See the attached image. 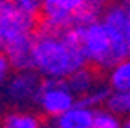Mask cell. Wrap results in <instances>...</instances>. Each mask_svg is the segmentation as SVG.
I'll return each instance as SVG.
<instances>
[{
	"instance_id": "obj_2",
	"label": "cell",
	"mask_w": 130,
	"mask_h": 128,
	"mask_svg": "<svg viewBox=\"0 0 130 128\" xmlns=\"http://www.w3.org/2000/svg\"><path fill=\"white\" fill-rule=\"evenodd\" d=\"M38 16L24 11L16 0H0V51L36 34Z\"/></svg>"
},
{
	"instance_id": "obj_6",
	"label": "cell",
	"mask_w": 130,
	"mask_h": 128,
	"mask_svg": "<svg viewBox=\"0 0 130 128\" xmlns=\"http://www.w3.org/2000/svg\"><path fill=\"white\" fill-rule=\"evenodd\" d=\"M81 9L83 0H43L40 29L61 33L76 24V14Z\"/></svg>"
},
{
	"instance_id": "obj_7",
	"label": "cell",
	"mask_w": 130,
	"mask_h": 128,
	"mask_svg": "<svg viewBox=\"0 0 130 128\" xmlns=\"http://www.w3.org/2000/svg\"><path fill=\"white\" fill-rule=\"evenodd\" d=\"M42 79H43V76L35 69L16 70V74L7 78L6 94L9 99H13L16 103L35 101L36 94L40 90V85H42Z\"/></svg>"
},
{
	"instance_id": "obj_4",
	"label": "cell",
	"mask_w": 130,
	"mask_h": 128,
	"mask_svg": "<svg viewBox=\"0 0 130 128\" xmlns=\"http://www.w3.org/2000/svg\"><path fill=\"white\" fill-rule=\"evenodd\" d=\"M101 22L105 24L112 42V63L130 58V14L123 2L110 4L103 14Z\"/></svg>"
},
{
	"instance_id": "obj_18",
	"label": "cell",
	"mask_w": 130,
	"mask_h": 128,
	"mask_svg": "<svg viewBox=\"0 0 130 128\" xmlns=\"http://www.w3.org/2000/svg\"><path fill=\"white\" fill-rule=\"evenodd\" d=\"M11 69H13V67H11V61H9V58L6 56V52H4V51H0V85L7 81Z\"/></svg>"
},
{
	"instance_id": "obj_16",
	"label": "cell",
	"mask_w": 130,
	"mask_h": 128,
	"mask_svg": "<svg viewBox=\"0 0 130 128\" xmlns=\"http://www.w3.org/2000/svg\"><path fill=\"white\" fill-rule=\"evenodd\" d=\"M16 4H18L24 11L35 14V16H38V14H42V7H43V0H16Z\"/></svg>"
},
{
	"instance_id": "obj_15",
	"label": "cell",
	"mask_w": 130,
	"mask_h": 128,
	"mask_svg": "<svg viewBox=\"0 0 130 128\" xmlns=\"http://www.w3.org/2000/svg\"><path fill=\"white\" fill-rule=\"evenodd\" d=\"M123 123L119 119V114L112 112L110 108H98L94 110V117L90 128H121Z\"/></svg>"
},
{
	"instance_id": "obj_17",
	"label": "cell",
	"mask_w": 130,
	"mask_h": 128,
	"mask_svg": "<svg viewBox=\"0 0 130 128\" xmlns=\"http://www.w3.org/2000/svg\"><path fill=\"white\" fill-rule=\"evenodd\" d=\"M110 6V0H83V9L90 11L100 16V13H103Z\"/></svg>"
},
{
	"instance_id": "obj_5",
	"label": "cell",
	"mask_w": 130,
	"mask_h": 128,
	"mask_svg": "<svg viewBox=\"0 0 130 128\" xmlns=\"http://www.w3.org/2000/svg\"><path fill=\"white\" fill-rule=\"evenodd\" d=\"M78 101V96L71 90L67 79L58 78H43L40 90L36 94L35 103L47 117H58L67 112Z\"/></svg>"
},
{
	"instance_id": "obj_13",
	"label": "cell",
	"mask_w": 130,
	"mask_h": 128,
	"mask_svg": "<svg viewBox=\"0 0 130 128\" xmlns=\"http://www.w3.org/2000/svg\"><path fill=\"white\" fill-rule=\"evenodd\" d=\"M110 92H112V88L108 87V83H107V85L96 83L87 94L79 96L78 101H79L81 105H87V106H90V108H96V106H100V105H107V101H108V98H110Z\"/></svg>"
},
{
	"instance_id": "obj_14",
	"label": "cell",
	"mask_w": 130,
	"mask_h": 128,
	"mask_svg": "<svg viewBox=\"0 0 130 128\" xmlns=\"http://www.w3.org/2000/svg\"><path fill=\"white\" fill-rule=\"evenodd\" d=\"M105 106L119 116H130V88L128 90H112Z\"/></svg>"
},
{
	"instance_id": "obj_3",
	"label": "cell",
	"mask_w": 130,
	"mask_h": 128,
	"mask_svg": "<svg viewBox=\"0 0 130 128\" xmlns=\"http://www.w3.org/2000/svg\"><path fill=\"white\" fill-rule=\"evenodd\" d=\"M76 27L79 33V43L87 58V63L94 65L96 69L108 70L114 63H112V42L105 24L100 18H96L92 22L79 24Z\"/></svg>"
},
{
	"instance_id": "obj_1",
	"label": "cell",
	"mask_w": 130,
	"mask_h": 128,
	"mask_svg": "<svg viewBox=\"0 0 130 128\" xmlns=\"http://www.w3.org/2000/svg\"><path fill=\"white\" fill-rule=\"evenodd\" d=\"M83 65L89 63L81 49L76 25L61 33L38 29L35 34V70L43 78L67 79Z\"/></svg>"
},
{
	"instance_id": "obj_12",
	"label": "cell",
	"mask_w": 130,
	"mask_h": 128,
	"mask_svg": "<svg viewBox=\"0 0 130 128\" xmlns=\"http://www.w3.org/2000/svg\"><path fill=\"white\" fill-rule=\"evenodd\" d=\"M107 83L112 90H128L130 88V58L118 61L108 69Z\"/></svg>"
},
{
	"instance_id": "obj_9",
	"label": "cell",
	"mask_w": 130,
	"mask_h": 128,
	"mask_svg": "<svg viewBox=\"0 0 130 128\" xmlns=\"http://www.w3.org/2000/svg\"><path fill=\"white\" fill-rule=\"evenodd\" d=\"M94 110L96 108H90L87 105H81L79 101H76L67 112L54 117V124L58 128H90Z\"/></svg>"
},
{
	"instance_id": "obj_11",
	"label": "cell",
	"mask_w": 130,
	"mask_h": 128,
	"mask_svg": "<svg viewBox=\"0 0 130 128\" xmlns=\"http://www.w3.org/2000/svg\"><path fill=\"white\" fill-rule=\"evenodd\" d=\"M0 128H43V124H42V119L32 112L14 110L6 114Z\"/></svg>"
},
{
	"instance_id": "obj_8",
	"label": "cell",
	"mask_w": 130,
	"mask_h": 128,
	"mask_svg": "<svg viewBox=\"0 0 130 128\" xmlns=\"http://www.w3.org/2000/svg\"><path fill=\"white\" fill-rule=\"evenodd\" d=\"M14 70L35 69V36L24 38L4 51Z\"/></svg>"
},
{
	"instance_id": "obj_10",
	"label": "cell",
	"mask_w": 130,
	"mask_h": 128,
	"mask_svg": "<svg viewBox=\"0 0 130 128\" xmlns=\"http://www.w3.org/2000/svg\"><path fill=\"white\" fill-rule=\"evenodd\" d=\"M67 83L71 87V90L78 96H83L87 94L96 83H98V78H96V72L92 69H89L87 65L83 67H79L78 70H74L69 78H67Z\"/></svg>"
},
{
	"instance_id": "obj_19",
	"label": "cell",
	"mask_w": 130,
	"mask_h": 128,
	"mask_svg": "<svg viewBox=\"0 0 130 128\" xmlns=\"http://www.w3.org/2000/svg\"><path fill=\"white\" fill-rule=\"evenodd\" d=\"M121 2L126 6V9H128V14H130V0H121Z\"/></svg>"
},
{
	"instance_id": "obj_20",
	"label": "cell",
	"mask_w": 130,
	"mask_h": 128,
	"mask_svg": "<svg viewBox=\"0 0 130 128\" xmlns=\"http://www.w3.org/2000/svg\"><path fill=\"white\" fill-rule=\"evenodd\" d=\"M121 128H130V117H128V119L123 123V126H121Z\"/></svg>"
},
{
	"instance_id": "obj_21",
	"label": "cell",
	"mask_w": 130,
	"mask_h": 128,
	"mask_svg": "<svg viewBox=\"0 0 130 128\" xmlns=\"http://www.w3.org/2000/svg\"><path fill=\"white\" fill-rule=\"evenodd\" d=\"M51 128H58V126H56V124H54V126H51Z\"/></svg>"
}]
</instances>
